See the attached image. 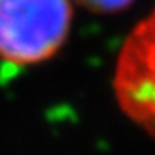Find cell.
<instances>
[{"label": "cell", "instance_id": "obj_2", "mask_svg": "<svg viewBox=\"0 0 155 155\" xmlns=\"http://www.w3.org/2000/svg\"><path fill=\"white\" fill-rule=\"evenodd\" d=\"M114 92L121 110L155 137V9L120 51Z\"/></svg>", "mask_w": 155, "mask_h": 155}, {"label": "cell", "instance_id": "obj_3", "mask_svg": "<svg viewBox=\"0 0 155 155\" xmlns=\"http://www.w3.org/2000/svg\"><path fill=\"white\" fill-rule=\"evenodd\" d=\"M84 6H88L94 12H103V13H112L121 12L127 6H131L135 0H81Z\"/></svg>", "mask_w": 155, "mask_h": 155}, {"label": "cell", "instance_id": "obj_1", "mask_svg": "<svg viewBox=\"0 0 155 155\" xmlns=\"http://www.w3.org/2000/svg\"><path fill=\"white\" fill-rule=\"evenodd\" d=\"M69 0H0V58L32 65L54 56L71 30Z\"/></svg>", "mask_w": 155, "mask_h": 155}]
</instances>
